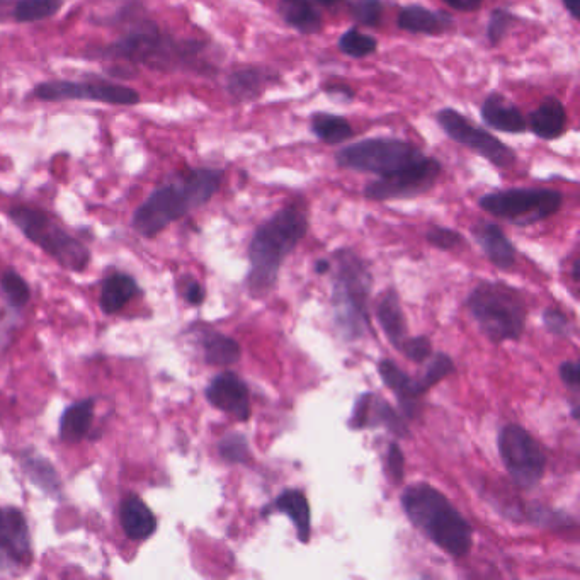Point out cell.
Wrapping results in <instances>:
<instances>
[{"mask_svg": "<svg viewBox=\"0 0 580 580\" xmlns=\"http://www.w3.org/2000/svg\"><path fill=\"white\" fill-rule=\"evenodd\" d=\"M222 179L223 172L217 169H193L160 186L138 206L133 228L142 237L152 239L189 211L206 205L217 194Z\"/></svg>", "mask_w": 580, "mask_h": 580, "instance_id": "obj_2", "label": "cell"}, {"mask_svg": "<svg viewBox=\"0 0 580 580\" xmlns=\"http://www.w3.org/2000/svg\"><path fill=\"white\" fill-rule=\"evenodd\" d=\"M206 399L215 409L234 416L237 421H249L251 395L244 381L235 373H222L206 388Z\"/></svg>", "mask_w": 580, "mask_h": 580, "instance_id": "obj_16", "label": "cell"}, {"mask_svg": "<svg viewBox=\"0 0 580 580\" xmlns=\"http://www.w3.org/2000/svg\"><path fill=\"white\" fill-rule=\"evenodd\" d=\"M376 319L380 322L388 341L399 349L409 337V332H407V322H405L399 296L395 291L388 290L385 295L381 296L380 302L376 305Z\"/></svg>", "mask_w": 580, "mask_h": 580, "instance_id": "obj_23", "label": "cell"}, {"mask_svg": "<svg viewBox=\"0 0 580 580\" xmlns=\"http://www.w3.org/2000/svg\"><path fill=\"white\" fill-rule=\"evenodd\" d=\"M563 7L569 11L570 16L574 19L580 18L579 4L580 0H562Z\"/></svg>", "mask_w": 580, "mask_h": 580, "instance_id": "obj_47", "label": "cell"}, {"mask_svg": "<svg viewBox=\"0 0 580 580\" xmlns=\"http://www.w3.org/2000/svg\"><path fill=\"white\" fill-rule=\"evenodd\" d=\"M441 162L433 157H422L404 169L380 176L364 188V196L371 201L402 200L414 198L433 188L441 176Z\"/></svg>", "mask_w": 580, "mask_h": 580, "instance_id": "obj_11", "label": "cell"}, {"mask_svg": "<svg viewBox=\"0 0 580 580\" xmlns=\"http://www.w3.org/2000/svg\"><path fill=\"white\" fill-rule=\"evenodd\" d=\"M497 443L502 463L514 484L521 489H533L540 484L545 475L546 456L540 443L524 427L509 424L502 429Z\"/></svg>", "mask_w": 580, "mask_h": 580, "instance_id": "obj_10", "label": "cell"}, {"mask_svg": "<svg viewBox=\"0 0 580 580\" xmlns=\"http://www.w3.org/2000/svg\"><path fill=\"white\" fill-rule=\"evenodd\" d=\"M315 2H317V4H320V6L332 7L336 6V4H339L341 0H315Z\"/></svg>", "mask_w": 580, "mask_h": 580, "instance_id": "obj_49", "label": "cell"}, {"mask_svg": "<svg viewBox=\"0 0 580 580\" xmlns=\"http://www.w3.org/2000/svg\"><path fill=\"white\" fill-rule=\"evenodd\" d=\"M579 269H580V262H574V269H572V273H574V281L575 283H579Z\"/></svg>", "mask_w": 580, "mask_h": 580, "instance_id": "obj_50", "label": "cell"}, {"mask_svg": "<svg viewBox=\"0 0 580 580\" xmlns=\"http://www.w3.org/2000/svg\"><path fill=\"white\" fill-rule=\"evenodd\" d=\"M120 519L123 531L130 540H147L157 529L154 512L150 511L147 504L137 495H128L125 501L121 502Z\"/></svg>", "mask_w": 580, "mask_h": 580, "instance_id": "obj_21", "label": "cell"}, {"mask_svg": "<svg viewBox=\"0 0 580 580\" xmlns=\"http://www.w3.org/2000/svg\"><path fill=\"white\" fill-rule=\"evenodd\" d=\"M441 130L456 143L470 148L475 154L489 160L490 164L499 169H511L516 164V152L499 138L490 135L489 131L482 130L453 108H443L436 114Z\"/></svg>", "mask_w": 580, "mask_h": 580, "instance_id": "obj_12", "label": "cell"}, {"mask_svg": "<svg viewBox=\"0 0 580 580\" xmlns=\"http://www.w3.org/2000/svg\"><path fill=\"white\" fill-rule=\"evenodd\" d=\"M378 370H380L383 383L395 393V397L399 400L402 417L416 419L421 412V397L424 395L419 387V381L412 380L390 359H383Z\"/></svg>", "mask_w": 580, "mask_h": 580, "instance_id": "obj_17", "label": "cell"}, {"mask_svg": "<svg viewBox=\"0 0 580 580\" xmlns=\"http://www.w3.org/2000/svg\"><path fill=\"white\" fill-rule=\"evenodd\" d=\"M543 322H545V327L550 334L553 336L569 337L570 327L569 319L565 313L560 312V310H555V308H548L543 313Z\"/></svg>", "mask_w": 580, "mask_h": 580, "instance_id": "obj_42", "label": "cell"}, {"mask_svg": "<svg viewBox=\"0 0 580 580\" xmlns=\"http://www.w3.org/2000/svg\"><path fill=\"white\" fill-rule=\"evenodd\" d=\"M274 507L295 524L298 540L308 543L312 535V518H310L307 495L303 494L302 490H285L283 494L278 495Z\"/></svg>", "mask_w": 580, "mask_h": 580, "instance_id": "obj_25", "label": "cell"}, {"mask_svg": "<svg viewBox=\"0 0 580 580\" xmlns=\"http://www.w3.org/2000/svg\"><path fill=\"white\" fill-rule=\"evenodd\" d=\"M443 2L446 6L453 7L455 11L460 12L478 11L484 4V0H443Z\"/></svg>", "mask_w": 580, "mask_h": 580, "instance_id": "obj_45", "label": "cell"}, {"mask_svg": "<svg viewBox=\"0 0 580 580\" xmlns=\"http://www.w3.org/2000/svg\"><path fill=\"white\" fill-rule=\"evenodd\" d=\"M560 376L562 381L572 392H579L580 388V368L577 361H565L560 366Z\"/></svg>", "mask_w": 580, "mask_h": 580, "instance_id": "obj_43", "label": "cell"}, {"mask_svg": "<svg viewBox=\"0 0 580 580\" xmlns=\"http://www.w3.org/2000/svg\"><path fill=\"white\" fill-rule=\"evenodd\" d=\"M218 451H220L223 460L232 463V465H244L251 458L247 439L240 434H230L227 438H223L218 446Z\"/></svg>", "mask_w": 580, "mask_h": 580, "instance_id": "obj_36", "label": "cell"}, {"mask_svg": "<svg viewBox=\"0 0 580 580\" xmlns=\"http://www.w3.org/2000/svg\"><path fill=\"white\" fill-rule=\"evenodd\" d=\"M94 421V400H82L63 412L60 438L65 443H79L91 431Z\"/></svg>", "mask_w": 580, "mask_h": 580, "instance_id": "obj_28", "label": "cell"}, {"mask_svg": "<svg viewBox=\"0 0 580 580\" xmlns=\"http://www.w3.org/2000/svg\"><path fill=\"white\" fill-rule=\"evenodd\" d=\"M563 196L555 189L516 188L485 194L478 201L492 217L528 227L555 215L562 208Z\"/></svg>", "mask_w": 580, "mask_h": 580, "instance_id": "obj_9", "label": "cell"}, {"mask_svg": "<svg viewBox=\"0 0 580 580\" xmlns=\"http://www.w3.org/2000/svg\"><path fill=\"white\" fill-rule=\"evenodd\" d=\"M385 467H387L388 477H390L393 484H402L405 475V458L404 453L399 448V444L392 443L388 446Z\"/></svg>", "mask_w": 580, "mask_h": 580, "instance_id": "obj_41", "label": "cell"}, {"mask_svg": "<svg viewBox=\"0 0 580 580\" xmlns=\"http://www.w3.org/2000/svg\"><path fill=\"white\" fill-rule=\"evenodd\" d=\"M329 271L334 273L332 305L337 329L347 341H356L370 327V269L354 252L339 251L334 254Z\"/></svg>", "mask_w": 580, "mask_h": 580, "instance_id": "obj_4", "label": "cell"}, {"mask_svg": "<svg viewBox=\"0 0 580 580\" xmlns=\"http://www.w3.org/2000/svg\"><path fill=\"white\" fill-rule=\"evenodd\" d=\"M353 18L363 26L375 28L383 18V4L381 0H356L351 6Z\"/></svg>", "mask_w": 580, "mask_h": 580, "instance_id": "obj_38", "label": "cell"}, {"mask_svg": "<svg viewBox=\"0 0 580 580\" xmlns=\"http://www.w3.org/2000/svg\"><path fill=\"white\" fill-rule=\"evenodd\" d=\"M329 269H330L329 261H319L317 262V269H315V271H317V273L319 274H325L329 273Z\"/></svg>", "mask_w": 580, "mask_h": 580, "instance_id": "obj_48", "label": "cell"}, {"mask_svg": "<svg viewBox=\"0 0 580 580\" xmlns=\"http://www.w3.org/2000/svg\"><path fill=\"white\" fill-rule=\"evenodd\" d=\"M312 131L315 137L319 138L320 142L327 143V145H337V143L346 142L349 138H353L354 131L351 123L337 116V114L330 113H315L312 116Z\"/></svg>", "mask_w": 580, "mask_h": 580, "instance_id": "obj_30", "label": "cell"}, {"mask_svg": "<svg viewBox=\"0 0 580 580\" xmlns=\"http://www.w3.org/2000/svg\"><path fill=\"white\" fill-rule=\"evenodd\" d=\"M21 463H23L24 472L33 484L45 490L46 494H60L62 485H60L57 470L52 467V463L46 460L45 456L35 455L33 451H28L24 453Z\"/></svg>", "mask_w": 580, "mask_h": 580, "instance_id": "obj_29", "label": "cell"}, {"mask_svg": "<svg viewBox=\"0 0 580 580\" xmlns=\"http://www.w3.org/2000/svg\"><path fill=\"white\" fill-rule=\"evenodd\" d=\"M455 371V364L451 361L450 356L446 354H436L431 363L427 366L426 373L424 376L419 378V387H421L422 392L426 393L427 390H431L434 385H438L439 381L444 380L446 376L451 375Z\"/></svg>", "mask_w": 580, "mask_h": 580, "instance_id": "obj_35", "label": "cell"}, {"mask_svg": "<svg viewBox=\"0 0 580 580\" xmlns=\"http://www.w3.org/2000/svg\"><path fill=\"white\" fill-rule=\"evenodd\" d=\"M9 217L26 235V239L38 245L63 268L70 271H84L87 268L91 261L89 249L63 230L45 211L31 206H16L9 211Z\"/></svg>", "mask_w": 580, "mask_h": 580, "instance_id": "obj_7", "label": "cell"}, {"mask_svg": "<svg viewBox=\"0 0 580 580\" xmlns=\"http://www.w3.org/2000/svg\"><path fill=\"white\" fill-rule=\"evenodd\" d=\"M308 232L307 210L303 203H291L262 223L249 247L251 271L247 286L254 298H264L278 283L279 269Z\"/></svg>", "mask_w": 580, "mask_h": 580, "instance_id": "obj_1", "label": "cell"}, {"mask_svg": "<svg viewBox=\"0 0 580 580\" xmlns=\"http://www.w3.org/2000/svg\"><path fill=\"white\" fill-rule=\"evenodd\" d=\"M424 154L412 143L397 138H366L363 142L351 143L337 152L339 167L356 172H370L385 176L404 169L422 159Z\"/></svg>", "mask_w": 580, "mask_h": 580, "instance_id": "obj_8", "label": "cell"}, {"mask_svg": "<svg viewBox=\"0 0 580 580\" xmlns=\"http://www.w3.org/2000/svg\"><path fill=\"white\" fill-rule=\"evenodd\" d=\"M279 14L285 23L303 35H315L322 28V18L312 0H279Z\"/></svg>", "mask_w": 580, "mask_h": 580, "instance_id": "obj_27", "label": "cell"}, {"mask_svg": "<svg viewBox=\"0 0 580 580\" xmlns=\"http://www.w3.org/2000/svg\"><path fill=\"white\" fill-rule=\"evenodd\" d=\"M399 351L405 354V358H409L410 361L422 363V361L431 358L433 344L427 337H407L404 344L399 347Z\"/></svg>", "mask_w": 580, "mask_h": 580, "instance_id": "obj_39", "label": "cell"}, {"mask_svg": "<svg viewBox=\"0 0 580 580\" xmlns=\"http://www.w3.org/2000/svg\"><path fill=\"white\" fill-rule=\"evenodd\" d=\"M63 4L65 0H18L12 16L18 23H38L55 16Z\"/></svg>", "mask_w": 580, "mask_h": 580, "instance_id": "obj_32", "label": "cell"}, {"mask_svg": "<svg viewBox=\"0 0 580 580\" xmlns=\"http://www.w3.org/2000/svg\"><path fill=\"white\" fill-rule=\"evenodd\" d=\"M327 92H329L330 96H341L342 94L346 101L353 99V91L346 86H332L330 89H327Z\"/></svg>", "mask_w": 580, "mask_h": 580, "instance_id": "obj_46", "label": "cell"}, {"mask_svg": "<svg viewBox=\"0 0 580 580\" xmlns=\"http://www.w3.org/2000/svg\"><path fill=\"white\" fill-rule=\"evenodd\" d=\"M353 429H371V427H385L397 438H407L409 427L404 417L400 416L387 400L381 399L376 393H364L354 405L353 416L349 421Z\"/></svg>", "mask_w": 580, "mask_h": 580, "instance_id": "obj_15", "label": "cell"}, {"mask_svg": "<svg viewBox=\"0 0 580 580\" xmlns=\"http://www.w3.org/2000/svg\"><path fill=\"white\" fill-rule=\"evenodd\" d=\"M0 288L12 307L23 308L29 302V286L18 273L6 271L0 278Z\"/></svg>", "mask_w": 580, "mask_h": 580, "instance_id": "obj_34", "label": "cell"}, {"mask_svg": "<svg viewBox=\"0 0 580 580\" xmlns=\"http://www.w3.org/2000/svg\"><path fill=\"white\" fill-rule=\"evenodd\" d=\"M427 242L441 251H453L463 244V237L458 232L446 227H433L426 235Z\"/></svg>", "mask_w": 580, "mask_h": 580, "instance_id": "obj_40", "label": "cell"}, {"mask_svg": "<svg viewBox=\"0 0 580 580\" xmlns=\"http://www.w3.org/2000/svg\"><path fill=\"white\" fill-rule=\"evenodd\" d=\"M397 24L412 35H441L453 26L450 14L431 11L427 7L407 6L399 12Z\"/></svg>", "mask_w": 580, "mask_h": 580, "instance_id": "obj_20", "label": "cell"}, {"mask_svg": "<svg viewBox=\"0 0 580 580\" xmlns=\"http://www.w3.org/2000/svg\"><path fill=\"white\" fill-rule=\"evenodd\" d=\"M31 553L29 529L23 512L0 507V569L28 562Z\"/></svg>", "mask_w": 580, "mask_h": 580, "instance_id": "obj_14", "label": "cell"}, {"mask_svg": "<svg viewBox=\"0 0 580 580\" xmlns=\"http://www.w3.org/2000/svg\"><path fill=\"white\" fill-rule=\"evenodd\" d=\"M184 298H186V302L189 305H201V303L205 302V288L198 283V281H188V285L184 288Z\"/></svg>", "mask_w": 580, "mask_h": 580, "instance_id": "obj_44", "label": "cell"}, {"mask_svg": "<svg viewBox=\"0 0 580 580\" xmlns=\"http://www.w3.org/2000/svg\"><path fill=\"white\" fill-rule=\"evenodd\" d=\"M529 128L541 140H557L567 128V111L558 99L548 97L531 113Z\"/></svg>", "mask_w": 580, "mask_h": 580, "instance_id": "obj_22", "label": "cell"}, {"mask_svg": "<svg viewBox=\"0 0 580 580\" xmlns=\"http://www.w3.org/2000/svg\"><path fill=\"white\" fill-rule=\"evenodd\" d=\"M480 116L485 125L502 133H524L528 130L523 113L516 106L507 103L506 97L499 92L485 97Z\"/></svg>", "mask_w": 580, "mask_h": 580, "instance_id": "obj_18", "label": "cell"}, {"mask_svg": "<svg viewBox=\"0 0 580 580\" xmlns=\"http://www.w3.org/2000/svg\"><path fill=\"white\" fill-rule=\"evenodd\" d=\"M205 45L201 41H179L162 35L150 21L138 23L121 40L109 46V58L145 65L148 69L167 70L177 67H198Z\"/></svg>", "mask_w": 580, "mask_h": 580, "instance_id": "obj_5", "label": "cell"}, {"mask_svg": "<svg viewBox=\"0 0 580 580\" xmlns=\"http://www.w3.org/2000/svg\"><path fill=\"white\" fill-rule=\"evenodd\" d=\"M410 523L451 557H465L472 548V528L458 509L431 485H410L402 494Z\"/></svg>", "mask_w": 580, "mask_h": 580, "instance_id": "obj_3", "label": "cell"}, {"mask_svg": "<svg viewBox=\"0 0 580 580\" xmlns=\"http://www.w3.org/2000/svg\"><path fill=\"white\" fill-rule=\"evenodd\" d=\"M378 41L373 36L361 33L356 28L347 29L339 38V50L351 58H364L376 52Z\"/></svg>", "mask_w": 580, "mask_h": 580, "instance_id": "obj_33", "label": "cell"}, {"mask_svg": "<svg viewBox=\"0 0 580 580\" xmlns=\"http://www.w3.org/2000/svg\"><path fill=\"white\" fill-rule=\"evenodd\" d=\"M35 97L45 103L57 101H96V103L113 104V106H135L140 103V94L135 89L109 82H45L35 87Z\"/></svg>", "mask_w": 580, "mask_h": 580, "instance_id": "obj_13", "label": "cell"}, {"mask_svg": "<svg viewBox=\"0 0 580 580\" xmlns=\"http://www.w3.org/2000/svg\"><path fill=\"white\" fill-rule=\"evenodd\" d=\"M472 234L495 268L511 269L516 264V249L501 227L494 223H478L472 228Z\"/></svg>", "mask_w": 580, "mask_h": 580, "instance_id": "obj_19", "label": "cell"}, {"mask_svg": "<svg viewBox=\"0 0 580 580\" xmlns=\"http://www.w3.org/2000/svg\"><path fill=\"white\" fill-rule=\"evenodd\" d=\"M140 293L137 281L128 274L114 273L104 281L99 305L104 313H118Z\"/></svg>", "mask_w": 580, "mask_h": 580, "instance_id": "obj_26", "label": "cell"}, {"mask_svg": "<svg viewBox=\"0 0 580 580\" xmlns=\"http://www.w3.org/2000/svg\"><path fill=\"white\" fill-rule=\"evenodd\" d=\"M468 308L485 336L494 342L518 341L528 310L523 296L502 283H482L470 293Z\"/></svg>", "mask_w": 580, "mask_h": 580, "instance_id": "obj_6", "label": "cell"}, {"mask_svg": "<svg viewBox=\"0 0 580 580\" xmlns=\"http://www.w3.org/2000/svg\"><path fill=\"white\" fill-rule=\"evenodd\" d=\"M203 347H205L206 363L215 364V366L235 364L239 361L240 354H242L239 342L223 336V334L206 336L205 341H203Z\"/></svg>", "mask_w": 580, "mask_h": 580, "instance_id": "obj_31", "label": "cell"}, {"mask_svg": "<svg viewBox=\"0 0 580 580\" xmlns=\"http://www.w3.org/2000/svg\"><path fill=\"white\" fill-rule=\"evenodd\" d=\"M271 82V72L259 67H242L228 75L227 91L235 101L247 103L261 96Z\"/></svg>", "mask_w": 580, "mask_h": 580, "instance_id": "obj_24", "label": "cell"}, {"mask_svg": "<svg viewBox=\"0 0 580 580\" xmlns=\"http://www.w3.org/2000/svg\"><path fill=\"white\" fill-rule=\"evenodd\" d=\"M514 23H516V16L511 12L504 11V9L492 11L489 24H487V38H489L490 45H499L506 38Z\"/></svg>", "mask_w": 580, "mask_h": 580, "instance_id": "obj_37", "label": "cell"}]
</instances>
